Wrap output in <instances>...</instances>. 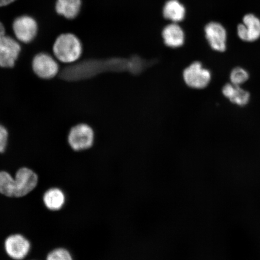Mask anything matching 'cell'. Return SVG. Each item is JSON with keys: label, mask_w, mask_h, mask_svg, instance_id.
Instances as JSON below:
<instances>
[{"label": "cell", "mask_w": 260, "mask_h": 260, "mask_svg": "<svg viewBox=\"0 0 260 260\" xmlns=\"http://www.w3.org/2000/svg\"><path fill=\"white\" fill-rule=\"evenodd\" d=\"M32 68L37 76L45 80L53 79L59 71L56 60L51 55L45 53L38 54L34 58Z\"/></svg>", "instance_id": "5"}, {"label": "cell", "mask_w": 260, "mask_h": 260, "mask_svg": "<svg viewBox=\"0 0 260 260\" xmlns=\"http://www.w3.org/2000/svg\"><path fill=\"white\" fill-rule=\"evenodd\" d=\"M164 42L168 47L172 48L180 47L184 43L183 29L176 23L168 25L162 32Z\"/></svg>", "instance_id": "11"}, {"label": "cell", "mask_w": 260, "mask_h": 260, "mask_svg": "<svg viewBox=\"0 0 260 260\" xmlns=\"http://www.w3.org/2000/svg\"><path fill=\"white\" fill-rule=\"evenodd\" d=\"M38 24L35 19L27 15L19 16L13 23V30L17 40L28 44L34 40L38 32Z\"/></svg>", "instance_id": "6"}, {"label": "cell", "mask_w": 260, "mask_h": 260, "mask_svg": "<svg viewBox=\"0 0 260 260\" xmlns=\"http://www.w3.org/2000/svg\"><path fill=\"white\" fill-rule=\"evenodd\" d=\"M183 79L188 87L193 89H202L210 82L211 75L199 61H195L184 70Z\"/></svg>", "instance_id": "3"}, {"label": "cell", "mask_w": 260, "mask_h": 260, "mask_svg": "<svg viewBox=\"0 0 260 260\" xmlns=\"http://www.w3.org/2000/svg\"><path fill=\"white\" fill-rule=\"evenodd\" d=\"M5 35V28L2 22H0V40Z\"/></svg>", "instance_id": "21"}, {"label": "cell", "mask_w": 260, "mask_h": 260, "mask_svg": "<svg viewBox=\"0 0 260 260\" xmlns=\"http://www.w3.org/2000/svg\"><path fill=\"white\" fill-rule=\"evenodd\" d=\"M53 50L55 57L61 62L72 63L81 57L82 45L76 36L62 34L55 41Z\"/></svg>", "instance_id": "1"}, {"label": "cell", "mask_w": 260, "mask_h": 260, "mask_svg": "<svg viewBox=\"0 0 260 260\" xmlns=\"http://www.w3.org/2000/svg\"><path fill=\"white\" fill-rule=\"evenodd\" d=\"M237 35L240 40L254 42L260 38V19L253 14H247L243 18V23L237 27Z\"/></svg>", "instance_id": "10"}, {"label": "cell", "mask_w": 260, "mask_h": 260, "mask_svg": "<svg viewBox=\"0 0 260 260\" xmlns=\"http://www.w3.org/2000/svg\"><path fill=\"white\" fill-rule=\"evenodd\" d=\"M46 260H74V258L68 249L58 248L53 249L49 253Z\"/></svg>", "instance_id": "18"}, {"label": "cell", "mask_w": 260, "mask_h": 260, "mask_svg": "<svg viewBox=\"0 0 260 260\" xmlns=\"http://www.w3.org/2000/svg\"><path fill=\"white\" fill-rule=\"evenodd\" d=\"M21 50L17 41L5 35L0 40V67H14Z\"/></svg>", "instance_id": "8"}, {"label": "cell", "mask_w": 260, "mask_h": 260, "mask_svg": "<svg viewBox=\"0 0 260 260\" xmlns=\"http://www.w3.org/2000/svg\"><path fill=\"white\" fill-rule=\"evenodd\" d=\"M38 183L35 172L27 168H22L16 172L14 178L15 198H22L34 190Z\"/></svg>", "instance_id": "4"}, {"label": "cell", "mask_w": 260, "mask_h": 260, "mask_svg": "<svg viewBox=\"0 0 260 260\" xmlns=\"http://www.w3.org/2000/svg\"><path fill=\"white\" fill-rule=\"evenodd\" d=\"M249 74L242 68H235L231 73L230 80L234 85L240 86L249 79Z\"/></svg>", "instance_id": "17"}, {"label": "cell", "mask_w": 260, "mask_h": 260, "mask_svg": "<svg viewBox=\"0 0 260 260\" xmlns=\"http://www.w3.org/2000/svg\"><path fill=\"white\" fill-rule=\"evenodd\" d=\"M81 6V0H57L56 10L58 14L72 19L79 15Z\"/></svg>", "instance_id": "15"}, {"label": "cell", "mask_w": 260, "mask_h": 260, "mask_svg": "<svg viewBox=\"0 0 260 260\" xmlns=\"http://www.w3.org/2000/svg\"><path fill=\"white\" fill-rule=\"evenodd\" d=\"M68 140L70 146L74 151L86 150L93 144L94 133L90 126L80 123L71 128Z\"/></svg>", "instance_id": "2"}, {"label": "cell", "mask_w": 260, "mask_h": 260, "mask_svg": "<svg viewBox=\"0 0 260 260\" xmlns=\"http://www.w3.org/2000/svg\"><path fill=\"white\" fill-rule=\"evenodd\" d=\"M222 93L231 102L239 106H245L249 102L250 93L248 91L232 83L226 84L223 86Z\"/></svg>", "instance_id": "12"}, {"label": "cell", "mask_w": 260, "mask_h": 260, "mask_svg": "<svg viewBox=\"0 0 260 260\" xmlns=\"http://www.w3.org/2000/svg\"><path fill=\"white\" fill-rule=\"evenodd\" d=\"M43 201L45 206L51 211H58L62 209L66 196L62 190L59 188L53 187L45 191Z\"/></svg>", "instance_id": "13"}, {"label": "cell", "mask_w": 260, "mask_h": 260, "mask_svg": "<svg viewBox=\"0 0 260 260\" xmlns=\"http://www.w3.org/2000/svg\"><path fill=\"white\" fill-rule=\"evenodd\" d=\"M0 193L7 197H14V178L6 171H0Z\"/></svg>", "instance_id": "16"}, {"label": "cell", "mask_w": 260, "mask_h": 260, "mask_svg": "<svg viewBox=\"0 0 260 260\" xmlns=\"http://www.w3.org/2000/svg\"><path fill=\"white\" fill-rule=\"evenodd\" d=\"M205 35L213 50L219 52L226 50L227 34L222 24L216 22H210L205 27Z\"/></svg>", "instance_id": "9"}, {"label": "cell", "mask_w": 260, "mask_h": 260, "mask_svg": "<svg viewBox=\"0 0 260 260\" xmlns=\"http://www.w3.org/2000/svg\"><path fill=\"white\" fill-rule=\"evenodd\" d=\"M162 12L166 19L174 22H178L184 19L186 9L178 0H168L165 3Z\"/></svg>", "instance_id": "14"}, {"label": "cell", "mask_w": 260, "mask_h": 260, "mask_svg": "<svg viewBox=\"0 0 260 260\" xmlns=\"http://www.w3.org/2000/svg\"><path fill=\"white\" fill-rule=\"evenodd\" d=\"M15 1V0H0V7L11 4V3Z\"/></svg>", "instance_id": "20"}, {"label": "cell", "mask_w": 260, "mask_h": 260, "mask_svg": "<svg viewBox=\"0 0 260 260\" xmlns=\"http://www.w3.org/2000/svg\"><path fill=\"white\" fill-rule=\"evenodd\" d=\"M5 249L10 258L14 260H22L30 252L31 244L24 236L15 234L9 236L6 239Z\"/></svg>", "instance_id": "7"}, {"label": "cell", "mask_w": 260, "mask_h": 260, "mask_svg": "<svg viewBox=\"0 0 260 260\" xmlns=\"http://www.w3.org/2000/svg\"><path fill=\"white\" fill-rule=\"evenodd\" d=\"M9 133L4 126L0 124V153L6 150L8 145Z\"/></svg>", "instance_id": "19"}]
</instances>
